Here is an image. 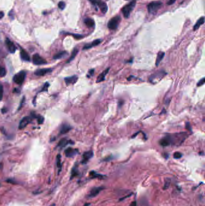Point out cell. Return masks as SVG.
Instances as JSON below:
<instances>
[{
	"label": "cell",
	"mask_w": 205,
	"mask_h": 206,
	"mask_svg": "<svg viewBox=\"0 0 205 206\" xmlns=\"http://www.w3.org/2000/svg\"><path fill=\"white\" fill-rule=\"evenodd\" d=\"M136 5V0H132L127 5H125L122 9V12L125 18H128L130 16L131 13L133 10Z\"/></svg>",
	"instance_id": "6da1fadb"
},
{
	"label": "cell",
	"mask_w": 205,
	"mask_h": 206,
	"mask_svg": "<svg viewBox=\"0 0 205 206\" xmlns=\"http://www.w3.org/2000/svg\"><path fill=\"white\" fill-rule=\"evenodd\" d=\"M167 75V73L164 71H160L153 74L149 77V81L151 83L155 84L159 82L162 79H163Z\"/></svg>",
	"instance_id": "7a4b0ae2"
},
{
	"label": "cell",
	"mask_w": 205,
	"mask_h": 206,
	"mask_svg": "<svg viewBox=\"0 0 205 206\" xmlns=\"http://www.w3.org/2000/svg\"><path fill=\"white\" fill-rule=\"evenodd\" d=\"M163 5V2L159 1H152L147 5V9L150 13L154 14L158 12Z\"/></svg>",
	"instance_id": "3957f363"
},
{
	"label": "cell",
	"mask_w": 205,
	"mask_h": 206,
	"mask_svg": "<svg viewBox=\"0 0 205 206\" xmlns=\"http://www.w3.org/2000/svg\"><path fill=\"white\" fill-rule=\"evenodd\" d=\"M89 1H90L94 5H96V6L100 8L101 12L103 13V14L106 13V12H107V5H106L105 2H103L102 0H89Z\"/></svg>",
	"instance_id": "277c9868"
},
{
	"label": "cell",
	"mask_w": 205,
	"mask_h": 206,
	"mask_svg": "<svg viewBox=\"0 0 205 206\" xmlns=\"http://www.w3.org/2000/svg\"><path fill=\"white\" fill-rule=\"evenodd\" d=\"M121 21L120 16H116L111 19L108 23V28L110 30H116L119 26Z\"/></svg>",
	"instance_id": "5b68a950"
},
{
	"label": "cell",
	"mask_w": 205,
	"mask_h": 206,
	"mask_svg": "<svg viewBox=\"0 0 205 206\" xmlns=\"http://www.w3.org/2000/svg\"><path fill=\"white\" fill-rule=\"evenodd\" d=\"M25 76H26V73L24 71L18 72L16 74L15 76L13 78V82H15L16 83L18 84H22L24 83V80H25Z\"/></svg>",
	"instance_id": "8992f818"
},
{
	"label": "cell",
	"mask_w": 205,
	"mask_h": 206,
	"mask_svg": "<svg viewBox=\"0 0 205 206\" xmlns=\"http://www.w3.org/2000/svg\"><path fill=\"white\" fill-rule=\"evenodd\" d=\"M33 63L34 65H45L47 63L46 61L44 59H43L42 57L38 54H35L33 57Z\"/></svg>",
	"instance_id": "52a82bcc"
},
{
	"label": "cell",
	"mask_w": 205,
	"mask_h": 206,
	"mask_svg": "<svg viewBox=\"0 0 205 206\" xmlns=\"http://www.w3.org/2000/svg\"><path fill=\"white\" fill-rule=\"evenodd\" d=\"M159 145L162 147H167L171 144V140L170 134H167L164 137L162 138L159 142Z\"/></svg>",
	"instance_id": "ba28073f"
},
{
	"label": "cell",
	"mask_w": 205,
	"mask_h": 206,
	"mask_svg": "<svg viewBox=\"0 0 205 206\" xmlns=\"http://www.w3.org/2000/svg\"><path fill=\"white\" fill-rule=\"evenodd\" d=\"M103 189V187L102 186L93 187V188L90 191L89 194L88 195V197H89V198H93V197H95Z\"/></svg>",
	"instance_id": "9c48e42d"
},
{
	"label": "cell",
	"mask_w": 205,
	"mask_h": 206,
	"mask_svg": "<svg viewBox=\"0 0 205 206\" xmlns=\"http://www.w3.org/2000/svg\"><path fill=\"white\" fill-rule=\"evenodd\" d=\"M93 152L92 151H89L85 152L82 156V163L85 164L90 159H92L93 157Z\"/></svg>",
	"instance_id": "30bf717a"
},
{
	"label": "cell",
	"mask_w": 205,
	"mask_h": 206,
	"mask_svg": "<svg viewBox=\"0 0 205 206\" xmlns=\"http://www.w3.org/2000/svg\"><path fill=\"white\" fill-rule=\"evenodd\" d=\"M65 153L67 157H72L78 154V150L69 147L65 150Z\"/></svg>",
	"instance_id": "8fae6325"
},
{
	"label": "cell",
	"mask_w": 205,
	"mask_h": 206,
	"mask_svg": "<svg viewBox=\"0 0 205 206\" xmlns=\"http://www.w3.org/2000/svg\"><path fill=\"white\" fill-rule=\"evenodd\" d=\"M31 121V119L30 117H28V116H26V117H24L22 120L20 122L19 125V129H23L24 128H25L28 125V124L30 123Z\"/></svg>",
	"instance_id": "7c38bea8"
},
{
	"label": "cell",
	"mask_w": 205,
	"mask_h": 206,
	"mask_svg": "<svg viewBox=\"0 0 205 206\" xmlns=\"http://www.w3.org/2000/svg\"><path fill=\"white\" fill-rule=\"evenodd\" d=\"M52 71L51 68H44V69H39L34 72V74L37 76H43L46 74L50 73Z\"/></svg>",
	"instance_id": "4fadbf2b"
},
{
	"label": "cell",
	"mask_w": 205,
	"mask_h": 206,
	"mask_svg": "<svg viewBox=\"0 0 205 206\" xmlns=\"http://www.w3.org/2000/svg\"><path fill=\"white\" fill-rule=\"evenodd\" d=\"M78 77L76 75H73L71 77H68L65 79V82L67 85L73 84L78 81Z\"/></svg>",
	"instance_id": "5bb4252c"
},
{
	"label": "cell",
	"mask_w": 205,
	"mask_h": 206,
	"mask_svg": "<svg viewBox=\"0 0 205 206\" xmlns=\"http://www.w3.org/2000/svg\"><path fill=\"white\" fill-rule=\"evenodd\" d=\"M5 43H6L7 46V48L9 51L11 53H15L16 50V48L15 44H14L10 40L8 39H7L6 41H5Z\"/></svg>",
	"instance_id": "9a60e30c"
},
{
	"label": "cell",
	"mask_w": 205,
	"mask_h": 206,
	"mask_svg": "<svg viewBox=\"0 0 205 206\" xmlns=\"http://www.w3.org/2000/svg\"><path fill=\"white\" fill-rule=\"evenodd\" d=\"M101 39L95 40V41H93L92 43L85 44L83 47V50H84V49H90V48H92L94 47V46H98V45H99V44L101 43Z\"/></svg>",
	"instance_id": "2e32d148"
},
{
	"label": "cell",
	"mask_w": 205,
	"mask_h": 206,
	"mask_svg": "<svg viewBox=\"0 0 205 206\" xmlns=\"http://www.w3.org/2000/svg\"><path fill=\"white\" fill-rule=\"evenodd\" d=\"M109 68H106L105 71H103L98 77V78H97L96 83H101V82L104 81L105 79V77H106V75H107L108 72H109Z\"/></svg>",
	"instance_id": "e0dca14e"
},
{
	"label": "cell",
	"mask_w": 205,
	"mask_h": 206,
	"mask_svg": "<svg viewBox=\"0 0 205 206\" xmlns=\"http://www.w3.org/2000/svg\"><path fill=\"white\" fill-rule=\"evenodd\" d=\"M73 143H74L73 142V141H72V140H68V139H67L66 138H64L62 139V140L60 141V142L58 143V147L63 148L66 147L67 145L68 144H73Z\"/></svg>",
	"instance_id": "ac0fdd59"
},
{
	"label": "cell",
	"mask_w": 205,
	"mask_h": 206,
	"mask_svg": "<svg viewBox=\"0 0 205 206\" xmlns=\"http://www.w3.org/2000/svg\"><path fill=\"white\" fill-rule=\"evenodd\" d=\"M20 54H21V57L23 60L26 61V62H29L30 61V57L27 52L26 51H25L24 49H21V52H20Z\"/></svg>",
	"instance_id": "d6986e66"
},
{
	"label": "cell",
	"mask_w": 205,
	"mask_h": 206,
	"mask_svg": "<svg viewBox=\"0 0 205 206\" xmlns=\"http://www.w3.org/2000/svg\"><path fill=\"white\" fill-rule=\"evenodd\" d=\"M164 56H165V52H162V51H160L158 52V55H157V57H156V62H155V65H156V66H158L159 63H160V62L163 60V59H164Z\"/></svg>",
	"instance_id": "ffe728a7"
},
{
	"label": "cell",
	"mask_w": 205,
	"mask_h": 206,
	"mask_svg": "<svg viewBox=\"0 0 205 206\" xmlns=\"http://www.w3.org/2000/svg\"><path fill=\"white\" fill-rule=\"evenodd\" d=\"M205 22V18L204 17H202V18H199V19L197 21V22H196V24H195L194 26L193 27V30L194 31H196L199 28L201 25H203V24H204Z\"/></svg>",
	"instance_id": "44dd1931"
},
{
	"label": "cell",
	"mask_w": 205,
	"mask_h": 206,
	"mask_svg": "<svg viewBox=\"0 0 205 206\" xmlns=\"http://www.w3.org/2000/svg\"><path fill=\"white\" fill-rule=\"evenodd\" d=\"M72 129V127L68 124L63 125L60 128V134H65L68 133Z\"/></svg>",
	"instance_id": "7402d4cb"
},
{
	"label": "cell",
	"mask_w": 205,
	"mask_h": 206,
	"mask_svg": "<svg viewBox=\"0 0 205 206\" xmlns=\"http://www.w3.org/2000/svg\"><path fill=\"white\" fill-rule=\"evenodd\" d=\"M84 22L85 25L89 28L93 27L95 26V21H94L93 19H91V18H86L84 21Z\"/></svg>",
	"instance_id": "603a6c76"
},
{
	"label": "cell",
	"mask_w": 205,
	"mask_h": 206,
	"mask_svg": "<svg viewBox=\"0 0 205 206\" xmlns=\"http://www.w3.org/2000/svg\"><path fill=\"white\" fill-rule=\"evenodd\" d=\"M68 54V52L66 51H61L60 52H58V53L56 54L54 56V59H62V58L64 57L65 56H66V55Z\"/></svg>",
	"instance_id": "cb8c5ba5"
},
{
	"label": "cell",
	"mask_w": 205,
	"mask_h": 206,
	"mask_svg": "<svg viewBox=\"0 0 205 206\" xmlns=\"http://www.w3.org/2000/svg\"><path fill=\"white\" fill-rule=\"evenodd\" d=\"M78 174V166L77 165H75V166L73 167L72 170V172H71V176H70V179L73 178V177H75V176H76Z\"/></svg>",
	"instance_id": "d4e9b609"
},
{
	"label": "cell",
	"mask_w": 205,
	"mask_h": 206,
	"mask_svg": "<svg viewBox=\"0 0 205 206\" xmlns=\"http://www.w3.org/2000/svg\"><path fill=\"white\" fill-rule=\"evenodd\" d=\"M78 52V49L77 48H74V49L73 50V51L72 52V55H71L69 59V60L68 61V63H69V62H71L72 60H73L75 59V57H76V55H77Z\"/></svg>",
	"instance_id": "484cf974"
},
{
	"label": "cell",
	"mask_w": 205,
	"mask_h": 206,
	"mask_svg": "<svg viewBox=\"0 0 205 206\" xmlns=\"http://www.w3.org/2000/svg\"><path fill=\"white\" fill-rule=\"evenodd\" d=\"M90 175L91 176V177H92V178H102V177H103V175L98 174V173L96 172H95V171L90 172Z\"/></svg>",
	"instance_id": "4316f807"
},
{
	"label": "cell",
	"mask_w": 205,
	"mask_h": 206,
	"mask_svg": "<svg viewBox=\"0 0 205 206\" xmlns=\"http://www.w3.org/2000/svg\"><path fill=\"white\" fill-rule=\"evenodd\" d=\"M57 167H58L60 170L59 172L60 171L61 169H62V163H61V156L60 155H58L57 157Z\"/></svg>",
	"instance_id": "83f0119b"
},
{
	"label": "cell",
	"mask_w": 205,
	"mask_h": 206,
	"mask_svg": "<svg viewBox=\"0 0 205 206\" xmlns=\"http://www.w3.org/2000/svg\"><path fill=\"white\" fill-rule=\"evenodd\" d=\"M6 75V71L4 68L0 66V77H4Z\"/></svg>",
	"instance_id": "f1b7e54d"
},
{
	"label": "cell",
	"mask_w": 205,
	"mask_h": 206,
	"mask_svg": "<svg viewBox=\"0 0 205 206\" xmlns=\"http://www.w3.org/2000/svg\"><path fill=\"white\" fill-rule=\"evenodd\" d=\"M58 6L61 10H64L65 7H66V4H65V2H63V1H60L58 4Z\"/></svg>",
	"instance_id": "f546056e"
},
{
	"label": "cell",
	"mask_w": 205,
	"mask_h": 206,
	"mask_svg": "<svg viewBox=\"0 0 205 206\" xmlns=\"http://www.w3.org/2000/svg\"><path fill=\"white\" fill-rule=\"evenodd\" d=\"M182 157V154L180 153H179V152H176V153H174V154H173V157H174V159H179L181 158Z\"/></svg>",
	"instance_id": "4dcf8cb0"
},
{
	"label": "cell",
	"mask_w": 205,
	"mask_h": 206,
	"mask_svg": "<svg viewBox=\"0 0 205 206\" xmlns=\"http://www.w3.org/2000/svg\"><path fill=\"white\" fill-rule=\"evenodd\" d=\"M94 72H95V69H90L89 71V72H88L87 73V77H92L93 75V74Z\"/></svg>",
	"instance_id": "1f68e13d"
},
{
	"label": "cell",
	"mask_w": 205,
	"mask_h": 206,
	"mask_svg": "<svg viewBox=\"0 0 205 206\" xmlns=\"http://www.w3.org/2000/svg\"><path fill=\"white\" fill-rule=\"evenodd\" d=\"M49 83L47 82V83H46L45 84H44L42 90H41V91H42V92L47 91V90H48V87H49Z\"/></svg>",
	"instance_id": "d6a6232c"
},
{
	"label": "cell",
	"mask_w": 205,
	"mask_h": 206,
	"mask_svg": "<svg viewBox=\"0 0 205 206\" xmlns=\"http://www.w3.org/2000/svg\"><path fill=\"white\" fill-rule=\"evenodd\" d=\"M205 78H202V79L200 80L199 81V82H198L197 86H203V85L205 84Z\"/></svg>",
	"instance_id": "836d02e7"
},
{
	"label": "cell",
	"mask_w": 205,
	"mask_h": 206,
	"mask_svg": "<svg viewBox=\"0 0 205 206\" xmlns=\"http://www.w3.org/2000/svg\"><path fill=\"white\" fill-rule=\"evenodd\" d=\"M3 96V87L2 85L0 84V101L1 100Z\"/></svg>",
	"instance_id": "e575fe53"
},
{
	"label": "cell",
	"mask_w": 205,
	"mask_h": 206,
	"mask_svg": "<svg viewBox=\"0 0 205 206\" xmlns=\"http://www.w3.org/2000/svg\"><path fill=\"white\" fill-rule=\"evenodd\" d=\"M37 118L38 123L40 124H42L43 122L44 121V118H43V117H42V116H39Z\"/></svg>",
	"instance_id": "d590c367"
},
{
	"label": "cell",
	"mask_w": 205,
	"mask_h": 206,
	"mask_svg": "<svg viewBox=\"0 0 205 206\" xmlns=\"http://www.w3.org/2000/svg\"><path fill=\"white\" fill-rule=\"evenodd\" d=\"M185 128L186 129H187L188 130H189L190 132H191L192 133V129H191V126L190 124L189 123H186V125H185Z\"/></svg>",
	"instance_id": "8d00e7d4"
},
{
	"label": "cell",
	"mask_w": 205,
	"mask_h": 206,
	"mask_svg": "<svg viewBox=\"0 0 205 206\" xmlns=\"http://www.w3.org/2000/svg\"><path fill=\"white\" fill-rule=\"evenodd\" d=\"M71 35H72V36H73L76 39H82V38H83V36H82V35H73V34H71Z\"/></svg>",
	"instance_id": "74e56055"
},
{
	"label": "cell",
	"mask_w": 205,
	"mask_h": 206,
	"mask_svg": "<svg viewBox=\"0 0 205 206\" xmlns=\"http://www.w3.org/2000/svg\"><path fill=\"white\" fill-rule=\"evenodd\" d=\"M167 180H168V181H166V183H165L164 188V189H167L169 186V184H170V180H169V179H167Z\"/></svg>",
	"instance_id": "f35d334b"
},
{
	"label": "cell",
	"mask_w": 205,
	"mask_h": 206,
	"mask_svg": "<svg viewBox=\"0 0 205 206\" xmlns=\"http://www.w3.org/2000/svg\"><path fill=\"white\" fill-rule=\"evenodd\" d=\"M176 0H169V1L168 2V5H171V4H173V3H174L175 1H176Z\"/></svg>",
	"instance_id": "ab89813d"
},
{
	"label": "cell",
	"mask_w": 205,
	"mask_h": 206,
	"mask_svg": "<svg viewBox=\"0 0 205 206\" xmlns=\"http://www.w3.org/2000/svg\"><path fill=\"white\" fill-rule=\"evenodd\" d=\"M129 206H137V204L136 201H134V202L131 203V204L129 205Z\"/></svg>",
	"instance_id": "60d3db41"
},
{
	"label": "cell",
	"mask_w": 205,
	"mask_h": 206,
	"mask_svg": "<svg viewBox=\"0 0 205 206\" xmlns=\"http://www.w3.org/2000/svg\"><path fill=\"white\" fill-rule=\"evenodd\" d=\"M4 16V13L3 12H1V11H0V19H2V18H3Z\"/></svg>",
	"instance_id": "b9f144b4"
},
{
	"label": "cell",
	"mask_w": 205,
	"mask_h": 206,
	"mask_svg": "<svg viewBox=\"0 0 205 206\" xmlns=\"http://www.w3.org/2000/svg\"><path fill=\"white\" fill-rule=\"evenodd\" d=\"M89 205H90V204H89V203H87V204H85L84 206H89Z\"/></svg>",
	"instance_id": "7bdbcfd3"
},
{
	"label": "cell",
	"mask_w": 205,
	"mask_h": 206,
	"mask_svg": "<svg viewBox=\"0 0 205 206\" xmlns=\"http://www.w3.org/2000/svg\"><path fill=\"white\" fill-rule=\"evenodd\" d=\"M50 206H55V204H51Z\"/></svg>",
	"instance_id": "ee69618b"
},
{
	"label": "cell",
	"mask_w": 205,
	"mask_h": 206,
	"mask_svg": "<svg viewBox=\"0 0 205 206\" xmlns=\"http://www.w3.org/2000/svg\"><path fill=\"white\" fill-rule=\"evenodd\" d=\"M126 1H128V0H126Z\"/></svg>",
	"instance_id": "f6af8a7d"
}]
</instances>
